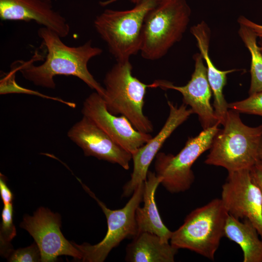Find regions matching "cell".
Listing matches in <instances>:
<instances>
[{
    "label": "cell",
    "instance_id": "f546056e",
    "mask_svg": "<svg viewBox=\"0 0 262 262\" xmlns=\"http://www.w3.org/2000/svg\"><path fill=\"white\" fill-rule=\"evenodd\" d=\"M260 38L259 41L258 42V45L259 46L261 52L262 53V36L259 37Z\"/></svg>",
    "mask_w": 262,
    "mask_h": 262
},
{
    "label": "cell",
    "instance_id": "ac0fdd59",
    "mask_svg": "<svg viewBox=\"0 0 262 262\" xmlns=\"http://www.w3.org/2000/svg\"><path fill=\"white\" fill-rule=\"evenodd\" d=\"M178 251L156 234L140 232L127 246L125 260L129 262H173Z\"/></svg>",
    "mask_w": 262,
    "mask_h": 262
},
{
    "label": "cell",
    "instance_id": "603a6c76",
    "mask_svg": "<svg viewBox=\"0 0 262 262\" xmlns=\"http://www.w3.org/2000/svg\"><path fill=\"white\" fill-rule=\"evenodd\" d=\"M10 262H38L41 261V254L36 243L22 248L9 249L4 255Z\"/></svg>",
    "mask_w": 262,
    "mask_h": 262
},
{
    "label": "cell",
    "instance_id": "8fae6325",
    "mask_svg": "<svg viewBox=\"0 0 262 262\" xmlns=\"http://www.w3.org/2000/svg\"><path fill=\"white\" fill-rule=\"evenodd\" d=\"M82 113L131 154L152 137L150 133L137 131L125 116L109 112L103 97L96 92L85 99Z\"/></svg>",
    "mask_w": 262,
    "mask_h": 262
},
{
    "label": "cell",
    "instance_id": "f1b7e54d",
    "mask_svg": "<svg viewBox=\"0 0 262 262\" xmlns=\"http://www.w3.org/2000/svg\"><path fill=\"white\" fill-rule=\"evenodd\" d=\"M258 155L259 160L262 161V139L260 145Z\"/></svg>",
    "mask_w": 262,
    "mask_h": 262
},
{
    "label": "cell",
    "instance_id": "4fadbf2b",
    "mask_svg": "<svg viewBox=\"0 0 262 262\" xmlns=\"http://www.w3.org/2000/svg\"><path fill=\"white\" fill-rule=\"evenodd\" d=\"M195 69L191 78L183 86H177L170 82L158 80L152 83V88L164 90L173 89L182 95L183 103L190 106L193 113L198 115L203 130L212 127L220 122L210 103L212 91L207 77V69L200 53L193 55Z\"/></svg>",
    "mask_w": 262,
    "mask_h": 262
},
{
    "label": "cell",
    "instance_id": "5bb4252c",
    "mask_svg": "<svg viewBox=\"0 0 262 262\" xmlns=\"http://www.w3.org/2000/svg\"><path fill=\"white\" fill-rule=\"evenodd\" d=\"M67 136L80 147L86 156L130 168L132 154L124 149L88 118H82L69 130Z\"/></svg>",
    "mask_w": 262,
    "mask_h": 262
},
{
    "label": "cell",
    "instance_id": "6da1fadb",
    "mask_svg": "<svg viewBox=\"0 0 262 262\" xmlns=\"http://www.w3.org/2000/svg\"><path fill=\"white\" fill-rule=\"evenodd\" d=\"M38 35L47 51L44 62L35 66L33 60L18 61L13 68L34 85L50 89L55 87L56 76L76 77L101 97L104 96V88L94 78L87 66L90 59L101 54L100 48L92 46L91 41L78 47H69L62 42L58 34L44 27L38 30Z\"/></svg>",
    "mask_w": 262,
    "mask_h": 262
},
{
    "label": "cell",
    "instance_id": "2e32d148",
    "mask_svg": "<svg viewBox=\"0 0 262 262\" xmlns=\"http://www.w3.org/2000/svg\"><path fill=\"white\" fill-rule=\"evenodd\" d=\"M190 32L195 38L197 47L206 64L207 77L214 99L213 108L217 113L224 112L227 110L228 104L223 93L227 83V76L237 70H221L212 62L209 52L211 31L205 21H201L192 26Z\"/></svg>",
    "mask_w": 262,
    "mask_h": 262
},
{
    "label": "cell",
    "instance_id": "5b68a950",
    "mask_svg": "<svg viewBox=\"0 0 262 262\" xmlns=\"http://www.w3.org/2000/svg\"><path fill=\"white\" fill-rule=\"evenodd\" d=\"M229 213L221 198H214L191 212L183 223L172 232L170 243L213 261Z\"/></svg>",
    "mask_w": 262,
    "mask_h": 262
},
{
    "label": "cell",
    "instance_id": "83f0119b",
    "mask_svg": "<svg viewBox=\"0 0 262 262\" xmlns=\"http://www.w3.org/2000/svg\"><path fill=\"white\" fill-rule=\"evenodd\" d=\"M116 0H108L107 1L100 2V3L102 6H105V5H107V4L115 2ZM130 0L133 3L136 4L137 3L139 2L141 0Z\"/></svg>",
    "mask_w": 262,
    "mask_h": 262
},
{
    "label": "cell",
    "instance_id": "9a60e30c",
    "mask_svg": "<svg viewBox=\"0 0 262 262\" xmlns=\"http://www.w3.org/2000/svg\"><path fill=\"white\" fill-rule=\"evenodd\" d=\"M0 18L3 21H33L61 38L70 31L66 19L54 10L51 0H0Z\"/></svg>",
    "mask_w": 262,
    "mask_h": 262
},
{
    "label": "cell",
    "instance_id": "484cf974",
    "mask_svg": "<svg viewBox=\"0 0 262 262\" xmlns=\"http://www.w3.org/2000/svg\"><path fill=\"white\" fill-rule=\"evenodd\" d=\"M250 172L253 180L262 191V161L259 160L250 168Z\"/></svg>",
    "mask_w": 262,
    "mask_h": 262
},
{
    "label": "cell",
    "instance_id": "ba28073f",
    "mask_svg": "<svg viewBox=\"0 0 262 262\" xmlns=\"http://www.w3.org/2000/svg\"><path fill=\"white\" fill-rule=\"evenodd\" d=\"M219 124L203 130L190 137L183 148L176 155L158 152L155 157V173L162 179L161 184L171 193L185 192L195 180L192 166L204 152L211 148Z\"/></svg>",
    "mask_w": 262,
    "mask_h": 262
},
{
    "label": "cell",
    "instance_id": "3957f363",
    "mask_svg": "<svg viewBox=\"0 0 262 262\" xmlns=\"http://www.w3.org/2000/svg\"><path fill=\"white\" fill-rule=\"evenodd\" d=\"M191 9L186 0H161L147 14L140 52L147 60H159L183 37Z\"/></svg>",
    "mask_w": 262,
    "mask_h": 262
},
{
    "label": "cell",
    "instance_id": "7a4b0ae2",
    "mask_svg": "<svg viewBox=\"0 0 262 262\" xmlns=\"http://www.w3.org/2000/svg\"><path fill=\"white\" fill-rule=\"evenodd\" d=\"M239 113L228 111L223 128L214 137L205 164L225 168L228 172L250 168L259 160L262 124L245 125Z\"/></svg>",
    "mask_w": 262,
    "mask_h": 262
},
{
    "label": "cell",
    "instance_id": "44dd1931",
    "mask_svg": "<svg viewBox=\"0 0 262 262\" xmlns=\"http://www.w3.org/2000/svg\"><path fill=\"white\" fill-rule=\"evenodd\" d=\"M2 222L0 230V253L4 256L11 249L10 242L16 235L13 223V203L4 205L1 213Z\"/></svg>",
    "mask_w": 262,
    "mask_h": 262
},
{
    "label": "cell",
    "instance_id": "d6986e66",
    "mask_svg": "<svg viewBox=\"0 0 262 262\" xmlns=\"http://www.w3.org/2000/svg\"><path fill=\"white\" fill-rule=\"evenodd\" d=\"M243 221L229 214L224 229V236L238 244L243 252L244 262H262V239L247 219Z\"/></svg>",
    "mask_w": 262,
    "mask_h": 262
},
{
    "label": "cell",
    "instance_id": "ffe728a7",
    "mask_svg": "<svg viewBox=\"0 0 262 262\" xmlns=\"http://www.w3.org/2000/svg\"><path fill=\"white\" fill-rule=\"evenodd\" d=\"M238 34L251 56V82L249 95L262 91V53L257 39L258 36L249 28L239 24Z\"/></svg>",
    "mask_w": 262,
    "mask_h": 262
},
{
    "label": "cell",
    "instance_id": "7c38bea8",
    "mask_svg": "<svg viewBox=\"0 0 262 262\" xmlns=\"http://www.w3.org/2000/svg\"><path fill=\"white\" fill-rule=\"evenodd\" d=\"M168 116L159 132L132 154L133 170L130 180L123 187V197L132 195L137 187L147 178L148 168L164 143L174 131L193 113L183 103L179 107L167 100Z\"/></svg>",
    "mask_w": 262,
    "mask_h": 262
},
{
    "label": "cell",
    "instance_id": "4316f807",
    "mask_svg": "<svg viewBox=\"0 0 262 262\" xmlns=\"http://www.w3.org/2000/svg\"><path fill=\"white\" fill-rule=\"evenodd\" d=\"M237 22L239 24L244 25L251 29L258 37L262 36V25L256 23L242 16L238 17Z\"/></svg>",
    "mask_w": 262,
    "mask_h": 262
},
{
    "label": "cell",
    "instance_id": "52a82bcc",
    "mask_svg": "<svg viewBox=\"0 0 262 262\" xmlns=\"http://www.w3.org/2000/svg\"><path fill=\"white\" fill-rule=\"evenodd\" d=\"M78 180L84 190L101 207L107 219L108 229L104 238L97 244L92 245L84 243L78 245L74 242L71 243L81 253L82 262H103L110 251L123 240L127 238L133 239L137 234L135 213L136 209L143 201L145 182L135 190L124 207L111 210L98 199L80 180Z\"/></svg>",
    "mask_w": 262,
    "mask_h": 262
},
{
    "label": "cell",
    "instance_id": "d4e9b609",
    "mask_svg": "<svg viewBox=\"0 0 262 262\" xmlns=\"http://www.w3.org/2000/svg\"><path fill=\"white\" fill-rule=\"evenodd\" d=\"M0 195L4 205L12 203L13 194L7 185L6 177L1 173L0 175Z\"/></svg>",
    "mask_w": 262,
    "mask_h": 262
},
{
    "label": "cell",
    "instance_id": "cb8c5ba5",
    "mask_svg": "<svg viewBox=\"0 0 262 262\" xmlns=\"http://www.w3.org/2000/svg\"><path fill=\"white\" fill-rule=\"evenodd\" d=\"M16 70L12 68L11 71L0 81V94L11 93H24L29 94L37 95L44 98H50L62 102L63 100L57 98H53L44 96L38 92L32 91L19 86L16 82L15 74Z\"/></svg>",
    "mask_w": 262,
    "mask_h": 262
},
{
    "label": "cell",
    "instance_id": "9c48e42d",
    "mask_svg": "<svg viewBox=\"0 0 262 262\" xmlns=\"http://www.w3.org/2000/svg\"><path fill=\"white\" fill-rule=\"evenodd\" d=\"M221 199L229 214L249 220L262 239V191L253 180L250 169L228 172Z\"/></svg>",
    "mask_w": 262,
    "mask_h": 262
},
{
    "label": "cell",
    "instance_id": "8992f818",
    "mask_svg": "<svg viewBox=\"0 0 262 262\" xmlns=\"http://www.w3.org/2000/svg\"><path fill=\"white\" fill-rule=\"evenodd\" d=\"M161 0H141L130 10L106 9L94 25L116 61L130 60L140 52L145 17Z\"/></svg>",
    "mask_w": 262,
    "mask_h": 262
},
{
    "label": "cell",
    "instance_id": "e0dca14e",
    "mask_svg": "<svg viewBox=\"0 0 262 262\" xmlns=\"http://www.w3.org/2000/svg\"><path fill=\"white\" fill-rule=\"evenodd\" d=\"M162 179L155 172L148 171L144 182L142 207L137 208L135 213L138 233L147 231L159 236L165 242H169L172 233L163 223L155 201V192Z\"/></svg>",
    "mask_w": 262,
    "mask_h": 262
},
{
    "label": "cell",
    "instance_id": "277c9868",
    "mask_svg": "<svg viewBox=\"0 0 262 262\" xmlns=\"http://www.w3.org/2000/svg\"><path fill=\"white\" fill-rule=\"evenodd\" d=\"M132 70L130 60L116 61L105 75L103 98L109 112L125 116L137 131L150 133L153 126L143 107L147 89L152 85L133 76Z\"/></svg>",
    "mask_w": 262,
    "mask_h": 262
},
{
    "label": "cell",
    "instance_id": "7402d4cb",
    "mask_svg": "<svg viewBox=\"0 0 262 262\" xmlns=\"http://www.w3.org/2000/svg\"><path fill=\"white\" fill-rule=\"evenodd\" d=\"M228 106L239 113L262 116V91L250 95L245 99L228 103Z\"/></svg>",
    "mask_w": 262,
    "mask_h": 262
},
{
    "label": "cell",
    "instance_id": "30bf717a",
    "mask_svg": "<svg viewBox=\"0 0 262 262\" xmlns=\"http://www.w3.org/2000/svg\"><path fill=\"white\" fill-rule=\"evenodd\" d=\"M61 216L41 207L33 216L26 215L20 227L26 230L34 239L39 249L41 262H52L62 255L82 260L80 251L67 240L61 231Z\"/></svg>",
    "mask_w": 262,
    "mask_h": 262
}]
</instances>
